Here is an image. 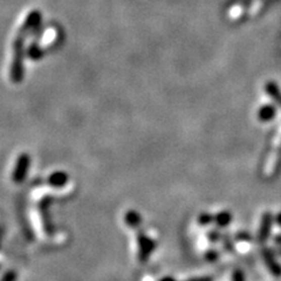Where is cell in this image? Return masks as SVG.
<instances>
[{"label": "cell", "mask_w": 281, "mask_h": 281, "mask_svg": "<svg viewBox=\"0 0 281 281\" xmlns=\"http://www.w3.org/2000/svg\"><path fill=\"white\" fill-rule=\"evenodd\" d=\"M125 221H127L129 226L135 227L140 223V217L138 213L134 212V211H130V212H128L127 216H125Z\"/></svg>", "instance_id": "obj_6"}, {"label": "cell", "mask_w": 281, "mask_h": 281, "mask_svg": "<svg viewBox=\"0 0 281 281\" xmlns=\"http://www.w3.org/2000/svg\"><path fill=\"white\" fill-rule=\"evenodd\" d=\"M26 55H27V57L33 61H39L45 57V51H43V48L40 46L39 41H34V40H33L31 45H29L27 47V50H26Z\"/></svg>", "instance_id": "obj_3"}, {"label": "cell", "mask_w": 281, "mask_h": 281, "mask_svg": "<svg viewBox=\"0 0 281 281\" xmlns=\"http://www.w3.org/2000/svg\"><path fill=\"white\" fill-rule=\"evenodd\" d=\"M41 12L38 10H33L27 14L24 24L18 29L17 36L13 41V58L10 69V77L13 83H20L24 79V60L26 55L25 41L41 25Z\"/></svg>", "instance_id": "obj_1"}, {"label": "cell", "mask_w": 281, "mask_h": 281, "mask_svg": "<svg viewBox=\"0 0 281 281\" xmlns=\"http://www.w3.org/2000/svg\"><path fill=\"white\" fill-rule=\"evenodd\" d=\"M16 279H17V274L13 271H11L4 275L2 281H16Z\"/></svg>", "instance_id": "obj_7"}, {"label": "cell", "mask_w": 281, "mask_h": 281, "mask_svg": "<svg viewBox=\"0 0 281 281\" xmlns=\"http://www.w3.org/2000/svg\"><path fill=\"white\" fill-rule=\"evenodd\" d=\"M138 246H139V258L147 259L154 249V242L146 236L138 237Z\"/></svg>", "instance_id": "obj_4"}, {"label": "cell", "mask_w": 281, "mask_h": 281, "mask_svg": "<svg viewBox=\"0 0 281 281\" xmlns=\"http://www.w3.org/2000/svg\"><path fill=\"white\" fill-rule=\"evenodd\" d=\"M29 166H31V156L28 154L19 155L12 175L14 183L20 184L24 182L29 171Z\"/></svg>", "instance_id": "obj_2"}, {"label": "cell", "mask_w": 281, "mask_h": 281, "mask_svg": "<svg viewBox=\"0 0 281 281\" xmlns=\"http://www.w3.org/2000/svg\"><path fill=\"white\" fill-rule=\"evenodd\" d=\"M163 281H173V280H170V279L168 280V279H165V280H163Z\"/></svg>", "instance_id": "obj_8"}, {"label": "cell", "mask_w": 281, "mask_h": 281, "mask_svg": "<svg viewBox=\"0 0 281 281\" xmlns=\"http://www.w3.org/2000/svg\"><path fill=\"white\" fill-rule=\"evenodd\" d=\"M48 183L54 188H62L68 183V175L64 171H55L48 177Z\"/></svg>", "instance_id": "obj_5"}]
</instances>
